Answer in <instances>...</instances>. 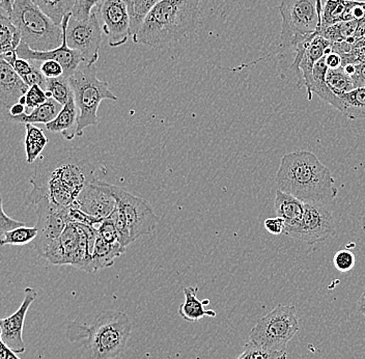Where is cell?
Masks as SVG:
<instances>
[{
  "instance_id": "cell-12",
  "label": "cell",
  "mask_w": 365,
  "mask_h": 359,
  "mask_svg": "<svg viewBox=\"0 0 365 359\" xmlns=\"http://www.w3.org/2000/svg\"><path fill=\"white\" fill-rule=\"evenodd\" d=\"M284 234L314 246L334 237L336 223L326 203H305L304 214L300 223Z\"/></svg>"
},
{
  "instance_id": "cell-46",
  "label": "cell",
  "mask_w": 365,
  "mask_h": 359,
  "mask_svg": "<svg viewBox=\"0 0 365 359\" xmlns=\"http://www.w3.org/2000/svg\"><path fill=\"white\" fill-rule=\"evenodd\" d=\"M325 61L329 70H336L342 67L341 56L336 52H331L328 56H325Z\"/></svg>"
},
{
  "instance_id": "cell-16",
  "label": "cell",
  "mask_w": 365,
  "mask_h": 359,
  "mask_svg": "<svg viewBox=\"0 0 365 359\" xmlns=\"http://www.w3.org/2000/svg\"><path fill=\"white\" fill-rule=\"evenodd\" d=\"M73 206L96 218L105 219L116 209L118 203L107 183L97 180L80 192Z\"/></svg>"
},
{
  "instance_id": "cell-6",
  "label": "cell",
  "mask_w": 365,
  "mask_h": 359,
  "mask_svg": "<svg viewBox=\"0 0 365 359\" xmlns=\"http://www.w3.org/2000/svg\"><path fill=\"white\" fill-rule=\"evenodd\" d=\"M98 235L95 226L68 223L61 237L50 244L43 258L53 265H71L82 271L95 273L93 251Z\"/></svg>"
},
{
  "instance_id": "cell-55",
  "label": "cell",
  "mask_w": 365,
  "mask_h": 359,
  "mask_svg": "<svg viewBox=\"0 0 365 359\" xmlns=\"http://www.w3.org/2000/svg\"><path fill=\"white\" fill-rule=\"evenodd\" d=\"M127 1H132V0H127Z\"/></svg>"
},
{
  "instance_id": "cell-31",
  "label": "cell",
  "mask_w": 365,
  "mask_h": 359,
  "mask_svg": "<svg viewBox=\"0 0 365 359\" xmlns=\"http://www.w3.org/2000/svg\"><path fill=\"white\" fill-rule=\"evenodd\" d=\"M46 93H47L48 98H53L63 106L67 104L72 98H74V93H73L70 80L66 76L48 79Z\"/></svg>"
},
{
  "instance_id": "cell-7",
  "label": "cell",
  "mask_w": 365,
  "mask_h": 359,
  "mask_svg": "<svg viewBox=\"0 0 365 359\" xmlns=\"http://www.w3.org/2000/svg\"><path fill=\"white\" fill-rule=\"evenodd\" d=\"M68 80L79 111L77 136L81 137L86 128L99 125L98 109L103 100L118 101V97L109 90L108 82L98 79L95 65L82 63Z\"/></svg>"
},
{
  "instance_id": "cell-40",
  "label": "cell",
  "mask_w": 365,
  "mask_h": 359,
  "mask_svg": "<svg viewBox=\"0 0 365 359\" xmlns=\"http://www.w3.org/2000/svg\"><path fill=\"white\" fill-rule=\"evenodd\" d=\"M98 234L109 243H116L118 242V230L114 226L113 221L110 218H105L101 225L98 226Z\"/></svg>"
},
{
  "instance_id": "cell-18",
  "label": "cell",
  "mask_w": 365,
  "mask_h": 359,
  "mask_svg": "<svg viewBox=\"0 0 365 359\" xmlns=\"http://www.w3.org/2000/svg\"><path fill=\"white\" fill-rule=\"evenodd\" d=\"M31 86L17 74L15 69L4 59L0 61V107L2 118L9 120L10 109L26 95Z\"/></svg>"
},
{
  "instance_id": "cell-33",
  "label": "cell",
  "mask_w": 365,
  "mask_h": 359,
  "mask_svg": "<svg viewBox=\"0 0 365 359\" xmlns=\"http://www.w3.org/2000/svg\"><path fill=\"white\" fill-rule=\"evenodd\" d=\"M326 80L330 90L336 96L344 95L355 90L352 77L349 76L342 67L336 70H328Z\"/></svg>"
},
{
  "instance_id": "cell-54",
  "label": "cell",
  "mask_w": 365,
  "mask_h": 359,
  "mask_svg": "<svg viewBox=\"0 0 365 359\" xmlns=\"http://www.w3.org/2000/svg\"><path fill=\"white\" fill-rule=\"evenodd\" d=\"M362 230H364L365 234V215L362 217Z\"/></svg>"
},
{
  "instance_id": "cell-38",
  "label": "cell",
  "mask_w": 365,
  "mask_h": 359,
  "mask_svg": "<svg viewBox=\"0 0 365 359\" xmlns=\"http://www.w3.org/2000/svg\"><path fill=\"white\" fill-rule=\"evenodd\" d=\"M101 0H75L72 17L77 20H86L91 17L93 6H97Z\"/></svg>"
},
{
  "instance_id": "cell-30",
  "label": "cell",
  "mask_w": 365,
  "mask_h": 359,
  "mask_svg": "<svg viewBox=\"0 0 365 359\" xmlns=\"http://www.w3.org/2000/svg\"><path fill=\"white\" fill-rule=\"evenodd\" d=\"M162 0H132L128 1L130 21H131V36L140 29L141 24L150 11Z\"/></svg>"
},
{
  "instance_id": "cell-23",
  "label": "cell",
  "mask_w": 365,
  "mask_h": 359,
  "mask_svg": "<svg viewBox=\"0 0 365 359\" xmlns=\"http://www.w3.org/2000/svg\"><path fill=\"white\" fill-rule=\"evenodd\" d=\"M125 253V247L123 246L120 242L109 243L98 235L93 251V271L96 273L99 270L113 266L116 258H120Z\"/></svg>"
},
{
  "instance_id": "cell-28",
  "label": "cell",
  "mask_w": 365,
  "mask_h": 359,
  "mask_svg": "<svg viewBox=\"0 0 365 359\" xmlns=\"http://www.w3.org/2000/svg\"><path fill=\"white\" fill-rule=\"evenodd\" d=\"M43 13L57 25H61L63 18L72 13L75 0H31Z\"/></svg>"
},
{
  "instance_id": "cell-9",
  "label": "cell",
  "mask_w": 365,
  "mask_h": 359,
  "mask_svg": "<svg viewBox=\"0 0 365 359\" xmlns=\"http://www.w3.org/2000/svg\"><path fill=\"white\" fill-rule=\"evenodd\" d=\"M299 327L295 306L278 304L253 327L250 342L268 351H285Z\"/></svg>"
},
{
  "instance_id": "cell-48",
  "label": "cell",
  "mask_w": 365,
  "mask_h": 359,
  "mask_svg": "<svg viewBox=\"0 0 365 359\" xmlns=\"http://www.w3.org/2000/svg\"><path fill=\"white\" fill-rule=\"evenodd\" d=\"M356 64H364L365 65V47L354 48L351 51Z\"/></svg>"
},
{
  "instance_id": "cell-29",
  "label": "cell",
  "mask_w": 365,
  "mask_h": 359,
  "mask_svg": "<svg viewBox=\"0 0 365 359\" xmlns=\"http://www.w3.org/2000/svg\"><path fill=\"white\" fill-rule=\"evenodd\" d=\"M359 22L358 20L339 22L337 24L322 29L318 34L331 43L344 42V41H348L353 38L357 31Z\"/></svg>"
},
{
  "instance_id": "cell-32",
  "label": "cell",
  "mask_w": 365,
  "mask_h": 359,
  "mask_svg": "<svg viewBox=\"0 0 365 359\" xmlns=\"http://www.w3.org/2000/svg\"><path fill=\"white\" fill-rule=\"evenodd\" d=\"M36 236H38V228L36 226L29 228V226H23L2 234L0 237V244L1 246H22L34 242Z\"/></svg>"
},
{
  "instance_id": "cell-41",
  "label": "cell",
  "mask_w": 365,
  "mask_h": 359,
  "mask_svg": "<svg viewBox=\"0 0 365 359\" xmlns=\"http://www.w3.org/2000/svg\"><path fill=\"white\" fill-rule=\"evenodd\" d=\"M41 72L47 79H58L65 76V70L61 64L56 61H46L41 64Z\"/></svg>"
},
{
  "instance_id": "cell-50",
  "label": "cell",
  "mask_w": 365,
  "mask_h": 359,
  "mask_svg": "<svg viewBox=\"0 0 365 359\" xmlns=\"http://www.w3.org/2000/svg\"><path fill=\"white\" fill-rule=\"evenodd\" d=\"M16 1L17 0H0V6H1L2 11H6L8 15H10Z\"/></svg>"
},
{
  "instance_id": "cell-42",
  "label": "cell",
  "mask_w": 365,
  "mask_h": 359,
  "mask_svg": "<svg viewBox=\"0 0 365 359\" xmlns=\"http://www.w3.org/2000/svg\"><path fill=\"white\" fill-rule=\"evenodd\" d=\"M23 226L25 225L22 221H15V219L11 218L10 216L6 214L4 209V202H2L1 198V201H0V233H1V235Z\"/></svg>"
},
{
  "instance_id": "cell-10",
  "label": "cell",
  "mask_w": 365,
  "mask_h": 359,
  "mask_svg": "<svg viewBox=\"0 0 365 359\" xmlns=\"http://www.w3.org/2000/svg\"><path fill=\"white\" fill-rule=\"evenodd\" d=\"M107 187L115 198L118 209L124 215L132 242L141 236L150 235L159 223L152 205L145 198L133 196L115 185L107 183Z\"/></svg>"
},
{
  "instance_id": "cell-3",
  "label": "cell",
  "mask_w": 365,
  "mask_h": 359,
  "mask_svg": "<svg viewBox=\"0 0 365 359\" xmlns=\"http://www.w3.org/2000/svg\"><path fill=\"white\" fill-rule=\"evenodd\" d=\"M200 2L202 0H162L148 13L132 40L156 49L175 45L195 29Z\"/></svg>"
},
{
  "instance_id": "cell-20",
  "label": "cell",
  "mask_w": 365,
  "mask_h": 359,
  "mask_svg": "<svg viewBox=\"0 0 365 359\" xmlns=\"http://www.w3.org/2000/svg\"><path fill=\"white\" fill-rule=\"evenodd\" d=\"M79 111L74 98L63 105L52 122L46 123V129L52 133H61L63 138L72 141L78 129Z\"/></svg>"
},
{
  "instance_id": "cell-47",
  "label": "cell",
  "mask_w": 365,
  "mask_h": 359,
  "mask_svg": "<svg viewBox=\"0 0 365 359\" xmlns=\"http://www.w3.org/2000/svg\"><path fill=\"white\" fill-rule=\"evenodd\" d=\"M0 359H21L16 352L9 348L4 343H0Z\"/></svg>"
},
{
  "instance_id": "cell-34",
  "label": "cell",
  "mask_w": 365,
  "mask_h": 359,
  "mask_svg": "<svg viewBox=\"0 0 365 359\" xmlns=\"http://www.w3.org/2000/svg\"><path fill=\"white\" fill-rule=\"evenodd\" d=\"M346 9V0H327L322 13L321 29L344 21Z\"/></svg>"
},
{
  "instance_id": "cell-8",
  "label": "cell",
  "mask_w": 365,
  "mask_h": 359,
  "mask_svg": "<svg viewBox=\"0 0 365 359\" xmlns=\"http://www.w3.org/2000/svg\"><path fill=\"white\" fill-rule=\"evenodd\" d=\"M8 16L31 49L49 51L63 44L61 25L54 23L31 0H17Z\"/></svg>"
},
{
  "instance_id": "cell-24",
  "label": "cell",
  "mask_w": 365,
  "mask_h": 359,
  "mask_svg": "<svg viewBox=\"0 0 365 359\" xmlns=\"http://www.w3.org/2000/svg\"><path fill=\"white\" fill-rule=\"evenodd\" d=\"M63 108V105L59 104L53 98H49L41 106L36 107L34 111L29 113H23L20 116H11L10 122L22 123V125H27V123H48L52 122L56 118L57 114Z\"/></svg>"
},
{
  "instance_id": "cell-15",
  "label": "cell",
  "mask_w": 365,
  "mask_h": 359,
  "mask_svg": "<svg viewBox=\"0 0 365 359\" xmlns=\"http://www.w3.org/2000/svg\"><path fill=\"white\" fill-rule=\"evenodd\" d=\"M72 17V13L68 14L63 18L61 27H63V44L61 47L56 48L54 50H49V51H36V50L31 49L24 41H22L18 49V57L27 59V61H56L57 63L61 64L65 70V76L70 79L77 69L82 63H84L83 57L76 50L71 49L68 47L67 42V36H66V26L68 23V20Z\"/></svg>"
},
{
  "instance_id": "cell-36",
  "label": "cell",
  "mask_w": 365,
  "mask_h": 359,
  "mask_svg": "<svg viewBox=\"0 0 365 359\" xmlns=\"http://www.w3.org/2000/svg\"><path fill=\"white\" fill-rule=\"evenodd\" d=\"M68 223H78V225L98 226L101 225L104 219L96 218V217L91 216V215L84 213L83 211L79 210L78 208L72 207L68 209Z\"/></svg>"
},
{
  "instance_id": "cell-21",
  "label": "cell",
  "mask_w": 365,
  "mask_h": 359,
  "mask_svg": "<svg viewBox=\"0 0 365 359\" xmlns=\"http://www.w3.org/2000/svg\"><path fill=\"white\" fill-rule=\"evenodd\" d=\"M332 106L350 120H365V88L337 96Z\"/></svg>"
},
{
  "instance_id": "cell-37",
  "label": "cell",
  "mask_w": 365,
  "mask_h": 359,
  "mask_svg": "<svg viewBox=\"0 0 365 359\" xmlns=\"http://www.w3.org/2000/svg\"><path fill=\"white\" fill-rule=\"evenodd\" d=\"M356 264L355 256L348 249L337 251L333 258V265L341 272H348L354 268Z\"/></svg>"
},
{
  "instance_id": "cell-43",
  "label": "cell",
  "mask_w": 365,
  "mask_h": 359,
  "mask_svg": "<svg viewBox=\"0 0 365 359\" xmlns=\"http://www.w3.org/2000/svg\"><path fill=\"white\" fill-rule=\"evenodd\" d=\"M264 228L267 232L272 235L284 234L285 230V223L284 219L280 217H272V218H267L264 221Z\"/></svg>"
},
{
  "instance_id": "cell-52",
  "label": "cell",
  "mask_w": 365,
  "mask_h": 359,
  "mask_svg": "<svg viewBox=\"0 0 365 359\" xmlns=\"http://www.w3.org/2000/svg\"><path fill=\"white\" fill-rule=\"evenodd\" d=\"M358 310L365 317V289L361 297H360L359 301H358Z\"/></svg>"
},
{
  "instance_id": "cell-4",
  "label": "cell",
  "mask_w": 365,
  "mask_h": 359,
  "mask_svg": "<svg viewBox=\"0 0 365 359\" xmlns=\"http://www.w3.org/2000/svg\"><path fill=\"white\" fill-rule=\"evenodd\" d=\"M132 331V322L120 310H104L90 326L72 322L67 335L72 343L82 342L88 359H113L127 347Z\"/></svg>"
},
{
  "instance_id": "cell-2",
  "label": "cell",
  "mask_w": 365,
  "mask_h": 359,
  "mask_svg": "<svg viewBox=\"0 0 365 359\" xmlns=\"http://www.w3.org/2000/svg\"><path fill=\"white\" fill-rule=\"evenodd\" d=\"M275 180L277 189L304 203H328L339 194L330 169L309 151L284 155Z\"/></svg>"
},
{
  "instance_id": "cell-19",
  "label": "cell",
  "mask_w": 365,
  "mask_h": 359,
  "mask_svg": "<svg viewBox=\"0 0 365 359\" xmlns=\"http://www.w3.org/2000/svg\"><path fill=\"white\" fill-rule=\"evenodd\" d=\"M304 203L292 194L285 193L279 189L276 191L274 211L276 216L284 219V233L299 225L304 214Z\"/></svg>"
},
{
  "instance_id": "cell-14",
  "label": "cell",
  "mask_w": 365,
  "mask_h": 359,
  "mask_svg": "<svg viewBox=\"0 0 365 359\" xmlns=\"http://www.w3.org/2000/svg\"><path fill=\"white\" fill-rule=\"evenodd\" d=\"M98 17L108 36L110 47L125 44L131 36L129 6L127 0H101L97 6Z\"/></svg>"
},
{
  "instance_id": "cell-5",
  "label": "cell",
  "mask_w": 365,
  "mask_h": 359,
  "mask_svg": "<svg viewBox=\"0 0 365 359\" xmlns=\"http://www.w3.org/2000/svg\"><path fill=\"white\" fill-rule=\"evenodd\" d=\"M279 51H295L307 39L318 34L322 26V0H282Z\"/></svg>"
},
{
  "instance_id": "cell-51",
  "label": "cell",
  "mask_w": 365,
  "mask_h": 359,
  "mask_svg": "<svg viewBox=\"0 0 365 359\" xmlns=\"http://www.w3.org/2000/svg\"><path fill=\"white\" fill-rule=\"evenodd\" d=\"M1 59H4L6 63L10 64L11 66H14V64H15V61H17L18 59L17 52L11 51L6 52V54H2Z\"/></svg>"
},
{
  "instance_id": "cell-22",
  "label": "cell",
  "mask_w": 365,
  "mask_h": 359,
  "mask_svg": "<svg viewBox=\"0 0 365 359\" xmlns=\"http://www.w3.org/2000/svg\"><path fill=\"white\" fill-rule=\"evenodd\" d=\"M198 288H185V303L180 305L179 314L182 319L189 322H197L205 317H216V313L212 310H205V305L210 303L209 299L200 301L197 298Z\"/></svg>"
},
{
  "instance_id": "cell-39",
  "label": "cell",
  "mask_w": 365,
  "mask_h": 359,
  "mask_svg": "<svg viewBox=\"0 0 365 359\" xmlns=\"http://www.w3.org/2000/svg\"><path fill=\"white\" fill-rule=\"evenodd\" d=\"M365 19V1H356V0H346V14H344V21L350 20Z\"/></svg>"
},
{
  "instance_id": "cell-53",
  "label": "cell",
  "mask_w": 365,
  "mask_h": 359,
  "mask_svg": "<svg viewBox=\"0 0 365 359\" xmlns=\"http://www.w3.org/2000/svg\"><path fill=\"white\" fill-rule=\"evenodd\" d=\"M237 359H251L250 352H248L247 350L244 349L243 353H242Z\"/></svg>"
},
{
  "instance_id": "cell-11",
  "label": "cell",
  "mask_w": 365,
  "mask_h": 359,
  "mask_svg": "<svg viewBox=\"0 0 365 359\" xmlns=\"http://www.w3.org/2000/svg\"><path fill=\"white\" fill-rule=\"evenodd\" d=\"M27 203L34 205L38 214V236L34 239L36 251L41 257H44L48 247L57 238L61 237L68 225V209L61 210L54 207L45 196L36 192H29L27 196Z\"/></svg>"
},
{
  "instance_id": "cell-17",
  "label": "cell",
  "mask_w": 365,
  "mask_h": 359,
  "mask_svg": "<svg viewBox=\"0 0 365 359\" xmlns=\"http://www.w3.org/2000/svg\"><path fill=\"white\" fill-rule=\"evenodd\" d=\"M36 296L38 293L36 290L31 287L25 288L24 298L20 308L13 315L4 318L0 321L1 342L17 354H21L26 350L23 340V328L29 306L36 300Z\"/></svg>"
},
{
  "instance_id": "cell-35",
  "label": "cell",
  "mask_w": 365,
  "mask_h": 359,
  "mask_svg": "<svg viewBox=\"0 0 365 359\" xmlns=\"http://www.w3.org/2000/svg\"><path fill=\"white\" fill-rule=\"evenodd\" d=\"M25 97H26V104H25L26 113H29V111H34L49 99L44 89L41 88L38 84L31 86Z\"/></svg>"
},
{
  "instance_id": "cell-25",
  "label": "cell",
  "mask_w": 365,
  "mask_h": 359,
  "mask_svg": "<svg viewBox=\"0 0 365 359\" xmlns=\"http://www.w3.org/2000/svg\"><path fill=\"white\" fill-rule=\"evenodd\" d=\"M327 65H326L325 56L319 59L318 63L314 65V73H312V93H317L318 97L321 98L324 102L332 106L337 96L330 90L327 84Z\"/></svg>"
},
{
  "instance_id": "cell-45",
  "label": "cell",
  "mask_w": 365,
  "mask_h": 359,
  "mask_svg": "<svg viewBox=\"0 0 365 359\" xmlns=\"http://www.w3.org/2000/svg\"><path fill=\"white\" fill-rule=\"evenodd\" d=\"M352 79L355 89L365 88V65L364 64H358L357 70L353 75Z\"/></svg>"
},
{
  "instance_id": "cell-26",
  "label": "cell",
  "mask_w": 365,
  "mask_h": 359,
  "mask_svg": "<svg viewBox=\"0 0 365 359\" xmlns=\"http://www.w3.org/2000/svg\"><path fill=\"white\" fill-rule=\"evenodd\" d=\"M26 136H25L24 146L26 153L27 163L31 164L38 159L47 146L48 138L40 128L31 123L25 125Z\"/></svg>"
},
{
  "instance_id": "cell-49",
  "label": "cell",
  "mask_w": 365,
  "mask_h": 359,
  "mask_svg": "<svg viewBox=\"0 0 365 359\" xmlns=\"http://www.w3.org/2000/svg\"><path fill=\"white\" fill-rule=\"evenodd\" d=\"M25 113H26V107H25L24 105L20 104V103H17V104L14 105L10 109L9 120H10L11 116H20V114Z\"/></svg>"
},
{
  "instance_id": "cell-27",
  "label": "cell",
  "mask_w": 365,
  "mask_h": 359,
  "mask_svg": "<svg viewBox=\"0 0 365 359\" xmlns=\"http://www.w3.org/2000/svg\"><path fill=\"white\" fill-rule=\"evenodd\" d=\"M22 42V34L9 16L0 15V50L2 54L16 51Z\"/></svg>"
},
{
  "instance_id": "cell-1",
  "label": "cell",
  "mask_w": 365,
  "mask_h": 359,
  "mask_svg": "<svg viewBox=\"0 0 365 359\" xmlns=\"http://www.w3.org/2000/svg\"><path fill=\"white\" fill-rule=\"evenodd\" d=\"M96 166L78 148H61L36 166L31 191L45 196L51 205L72 207L80 192L97 181Z\"/></svg>"
},
{
  "instance_id": "cell-44",
  "label": "cell",
  "mask_w": 365,
  "mask_h": 359,
  "mask_svg": "<svg viewBox=\"0 0 365 359\" xmlns=\"http://www.w3.org/2000/svg\"><path fill=\"white\" fill-rule=\"evenodd\" d=\"M13 68L15 69L17 74L23 79L27 75L31 74V71L34 70V61H27V59L18 57L17 61L14 64Z\"/></svg>"
},
{
  "instance_id": "cell-13",
  "label": "cell",
  "mask_w": 365,
  "mask_h": 359,
  "mask_svg": "<svg viewBox=\"0 0 365 359\" xmlns=\"http://www.w3.org/2000/svg\"><path fill=\"white\" fill-rule=\"evenodd\" d=\"M66 36L71 49L78 51L84 63L95 65L99 59L102 43V31L97 13L93 11L86 20L71 17L66 26Z\"/></svg>"
}]
</instances>
